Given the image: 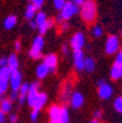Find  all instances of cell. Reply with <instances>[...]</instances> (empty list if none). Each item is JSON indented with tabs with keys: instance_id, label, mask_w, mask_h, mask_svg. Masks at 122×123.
<instances>
[{
	"instance_id": "obj_44",
	"label": "cell",
	"mask_w": 122,
	"mask_h": 123,
	"mask_svg": "<svg viewBox=\"0 0 122 123\" xmlns=\"http://www.w3.org/2000/svg\"><path fill=\"white\" fill-rule=\"evenodd\" d=\"M121 52H122V46H121Z\"/></svg>"
},
{
	"instance_id": "obj_12",
	"label": "cell",
	"mask_w": 122,
	"mask_h": 123,
	"mask_svg": "<svg viewBox=\"0 0 122 123\" xmlns=\"http://www.w3.org/2000/svg\"><path fill=\"white\" fill-rule=\"evenodd\" d=\"M83 102H84V98H83L82 93H79V92L72 93V95H71V106L75 110L76 109H79L82 105H83Z\"/></svg>"
},
{
	"instance_id": "obj_17",
	"label": "cell",
	"mask_w": 122,
	"mask_h": 123,
	"mask_svg": "<svg viewBox=\"0 0 122 123\" xmlns=\"http://www.w3.org/2000/svg\"><path fill=\"white\" fill-rule=\"evenodd\" d=\"M46 100H48L46 94H45V93H39V95H38V98H37V100H36V104H34V106H33V109L40 111V109L46 104Z\"/></svg>"
},
{
	"instance_id": "obj_5",
	"label": "cell",
	"mask_w": 122,
	"mask_h": 123,
	"mask_svg": "<svg viewBox=\"0 0 122 123\" xmlns=\"http://www.w3.org/2000/svg\"><path fill=\"white\" fill-rule=\"evenodd\" d=\"M98 94H99L100 99H103V100H109V99L112 96V94H114L112 86H111L110 84H108L105 80H99Z\"/></svg>"
},
{
	"instance_id": "obj_32",
	"label": "cell",
	"mask_w": 122,
	"mask_h": 123,
	"mask_svg": "<svg viewBox=\"0 0 122 123\" xmlns=\"http://www.w3.org/2000/svg\"><path fill=\"white\" fill-rule=\"evenodd\" d=\"M68 93H70V85H67V88L62 92V99L64 100H67L68 99Z\"/></svg>"
},
{
	"instance_id": "obj_20",
	"label": "cell",
	"mask_w": 122,
	"mask_h": 123,
	"mask_svg": "<svg viewBox=\"0 0 122 123\" xmlns=\"http://www.w3.org/2000/svg\"><path fill=\"white\" fill-rule=\"evenodd\" d=\"M0 107H1V112L9 113L12 109V101L10 99H1V105H0Z\"/></svg>"
},
{
	"instance_id": "obj_21",
	"label": "cell",
	"mask_w": 122,
	"mask_h": 123,
	"mask_svg": "<svg viewBox=\"0 0 122 123\" xmlns=\"http://www.w3.org/2000/svg\"><path fill=\"white\" fill-rule=\"evenodd\" d=\"M84 69L87 72H93L95 69V60L92 57H85V62H84Z\"/></svg>"
},
{
	"instance_id": "obj_28",
	"label": "cell",
	"mask_w": 122,
	"mask_h": 123,
	"mask_svg": "<svg viewBox=\"0 0 122 123\" xmlns=\"http://www.w3.org/2000/svg\"><path fill=\"white\" fill-rule=\"evenodd\" d=\"M38 116H39V110L33 109V111L31 112V119H32L33 122H36V121H37V118H38Z\"/></svg>"
},
{
	"instance_id": "obj_15",
	"label": "cell",
	"mask_w": 122,
	"mask_h": 123,
	"mask_svg": "<svg viewBox=\"0 0 122 123\" xmlns=\"http://www.w3.org/2000/svg\"><path fill=\"white\" fill-rule=\"evenodd\" d=\"M37 6L36 5H33V4H29V5H27V7H26V11H25V17L27 20H29V21H32L33 18H36V16H37Z\"/></svg>"
},
{
	"instance_id": "obj_22",
	"label": "cell",
	"mask_w": 122,
	"mask_h": 123,
	"mask_svg": "<svg viewBox=\"0 0 122 123\" xmlns=\"http://www.w3.org/2000/svg\"><path fill=\"white\" fill-rule=\"evenodd\" d=\"M34 21L37 22V25H38V27H40L42 25H44L46 21H48V18H46V15L44 13V12H38L37 13V16H36V18H34Z\"/></svg>"
},
{
	"instance_id": "obj_18",
	"label": "cell",
	"mask_w": 122,
	"mask_h": 123,
	"mask_svg": "<svg viewBox=\"0 0 122 123\" xmlns=\"http://www.w3.org/2000/svg\"><path fill=\"white\" fill-rule=\"evenodd\" d=\"M16 23H17V17H16L15 15H11V16H7L6 18H5V21H4V27H5L6 29H11V28H13V27L16 26Z\"/></svg>"
},
{
	"instance_id": "obj_41",
	"label": "cell",
	"mask_w": 122,
	"mask_h": 123,
	"mask_svg": "<svg viewBox=\"0 0 122 123\" xmlns=\"http://www.w3.org/2000/svg\"><path fill=\"white\" fill-rule=\"evenodd\" d=\"M90 123H100V121H99V119H95V118H94V119H92V121H90Z\"/></svg>"
},
{
	"instance_id": "obj_13",
	"label": "cell",
	"mask_w": 122,
	"mask_h": 123,
	"mask_svg": "<svg viewBox=\"0 0 122 123\" xmlns=\"http://www.w3.org/2000/svg\"><path fill=\"white\" fill-rule=\"evenodd\" d=\"M61 109H62V107L56 106V105H53V106L49 109V117H50V121H60Z\"/></svg>"
},
{
	"instance_id": "obj_43",
	"label": "cell",
	"mask_w": 122,
	"mask_h": 123,
	"mask_svg": "<svg viewBox=\"0 0 122 123\" xmlns=\"http://www.w3.org/2000/svg\"><path fill=\"white\" fill-rule=\"evenodd\" d=\"M50 123H61L60 121H50Z\"/></svg>"
},
{
	"instance_id": "obj_34",
	"label": "cell",
	"mask_w": 122,
	"mask_h": 123,
	"mask_svg": "<svg viewBox=\"0 0 122 123\" xmlns=\"http://www.w3.org/2000/svg\"><path fill=\"white\" fill-rule=\"evenodd\" d=\"M9 121H10V123H16L17 122V116L15 113H11L9 116Z\"/></svg>"
},
{
	"instance_id": "obj_30",
	"label": "cell",
	"mask_w": 122,
	"mask_h": 123,
	"mask_svg": "<svg viewBox=\"0 0 122 123\" xmlns=\"http://www.w3.org/2000/svg\"><path fill=\"white\" fill-rule=\"evenodd\" d=\"M115 63L122 66V52H121V51L117 52V55H116V57H115Z\"/></svg>"
},
{
	"instance_id": "obj_29",
	"label": "cell",
	"mask_w": 122,
	"mask_h": 123,
	"mask_svg": "<svg viewBox=\"0 0 122 123\" xmlns=\"http://www.w3.org/2000/svg\"><path fill=\"white\" fill-rule=\"evenodd\" d=\"M19 96H20V93L19 92H11V94H10V100L11 101H15V100H19Z\"/></svg>"
},
{
	"instance_id": "obj_38",
	"label": "cell",
	"mask_w": 122,
	"mask_h": 123,
	"mask_svg": "<svg viewBox=\"0 0 122 123\" xmlns=\"http://www.w3.org/2000/svg\"><path fill=\"white\" fill-rule=\"evenodd\" d=\"M0 123H5V113L0 112Z\"/></svg>"
},
{
	"instance_id": "obj_2",
	"label": "cell",
	"mask_w": 122,
	"mask_h": 123,
	"mask_svg": "<svg viewBox=\"0 0 122 123\" xmlns=\"http://www.w3.org/2000/svg\"><path fill=\"white\" fill-rule=\"evenodd\" d=\"M11 73H12V71L9 67H1V69H0V93H1V96L7 90V86L10 84Z\"/></svg>"
},
{
	"instance_id": "obj_8",
	"label": "cell",
	"mask_w": 122,
	"mask_h": 123,
	"mask_svg": "<svg viewBox=\"0 0 122 123\" xmlns=\"http://www.w3.org/2000/svg\"><path fill=\"white\" fill-rule=\"evenodd\" d=\"M39 83H32L31 84V88H29V93L27 95V104L29 106H34V104H36V100L39 95Z\"/></svg>"
},
{
	"instance_id": "obj_39",
	"label": "cell",
	"mask_w": 122,
	"mask_h": 123,
	"mask_svg": "<svg viewBox=\"0 0 122 123\" xmlns=\"http://www.w3.org/2000/svg\"><path fill=\"white\" fill-rule=\"evenodd\" d=\"M31 27H32V28H37V27H38L37 22H36V21H31Z\"/></svg>"
},
{
	"instance_id": "obj_4",
	"label": "cell",
	"mask_w": 122,
	"mask_h": 123,
	"mask_svg": "<svg viewBox=\"0 0 122 123\" xmlns=\"http://www.w3.org/2000/svg\"><path fill=\"white\" fill-rule=\"evenodd\" d=\"M77 12H78V5L72 3V1H68L62 7V10L60 11V16L62 17L64 21H67V20L71 18L72 16H75Z\"/></svg>"
},
{
	"instance_id": "obj_1",
	"label": "cell",
	"mask_w": 122,
	"mask_h": 123,
	"mask_svg": "<svg viewBox=\"0 0 122 123\" xmlns=\"http://www.w3.org/2000/svg\"><path fill=\"white\" fill-rule=\"evenodd\" d=\"M81 16L85 22H93L96 17V4L94 0H85L81 5Z\"/></svg>"
},
{
	"instance_id": "obj_25",
	"label": "cell",
	"mask_w": 122,
	"mask_h": 123,
	"mask_svg": "<svg viewBox=\"0 0 122 123\" xmlns=\"http://www.w3.org/2000/svg\"><path fill=\"white\" fill-rule=\"evenodd\" d=\"M114 109L118 112L122 113V96H117L114 101Z\"/></svg>"
},
{
	"instance_id": "obj_11",
	"label": "cell",
	"mask_w": 122,
	"mask_h": 123,
	"mask_svg": "<svg viewBox=\"0 0 122 123\" xmlns=\"http://www.w3.org/2000/svg\"><path fill=\"white\" fill-rule=\"evenodd\" d=\"M43 63H45L49 67L50 73H54L56 71V66H58V56L55 54H49L44 57Z\"/></svg>"
},
{
	"instance_id": "obj_7",
	"label": "cell",
	"mask_w": 122,
	"mask_h": 123,
	"mask_svg": "<svg viewBox=\"0 0 122 123\" xmlns=\"http://www.w3.org/2000/svg\"><path fill=\"white\" fill-rule=\"evenodd\" d=\"M22 74L20 73V71H12L11 77H10V86H11V90L13 92H20V88L22 85Z\"/></svg>"
},
{
	"instance_id": "obj_27",
	"label": "cell",
	"mask_w": 122,
	"mask_h": 123,
	"mask_svg": "<svg viewBox=\"0 0 122 123\" xmlns=\"http://www.w3.org/2000/svg\"><path fill=\"white\" fill-rule=\"evenodd\" d=\"M93 36L94 37H101L103 36V28L100 26H94V28H93Z\"/></svg>"
},
{
	"instance_id": "obj_14",
	"label": "cell",
	"mask_w": 122,
	"mask_h": 123,
	"mask_svg": "<svg viewBox=\"0 0 122 123\" xmlns=\"http://www.w3.org/2000/svg\"><path fill=\"white\" fill-rule=\"evenodd\" d=\"M110 76H111V78L114 80L122 78V66L114 62V65H112V67L110 69Z\"/></svg>"
},
{
	"instance_id": "obj_9",
	"label": "cell",
	"mask_w": 122,
	"mask_h": 123,
	"mask_svg": "<svg viewBox=\"0 0 122 123\" xmlns=\"http://www.w3.org/2000/svg\"><path fill=\"white\" fill-rule=\"evenodd\" d=\"M84 43H85V39H84V36L81 33V32H77L75 36L71 38V48L73 49V51H77V50H82V48L84 46Z\"/></svg>"
},
{
	"instance_id": "obj_42",
	"label": "cell",
	"mask_w": 122,
	"mask_h": 123,
	"mask_svg": "<svg viewBox=\"0 0 122 123\" xmlns=\"http://www.w3.org/2000/svg\"><path fill=\"white\" fill-rule=\"evenodd\" d=\"M67 27H68V23H67V22H66V23H64V25H62V28H64V29H66V28H67Z\"/></svg>"
},
{
	"instance_id": "obj_33",
	"label": "cell",
	"mask_w": 122,
	"mask_h": 123,
	"mask_svg": "<svg viewBox=\"0 0 122 123\" xmlns=\"http://www.w3.org/2000/svg\"><path fill=\"white\" fill-rule=\"evenodd\" d=\"M7 65H9V59L1 57V60H0V66L1 67H7Z\"/></svg>"
},
{
	"instance_id": "obj_10",
	"label": "cell",
	"mask_w": 122,
	"mask_h": 123,
	"mask_svg": "<svg viewBox=\"0 0 122 123\" xmlns=\"http://www.w3.org/2000/svg\"><path fill=\"white\" fill-rule=\"evenodd\" d=\"M84 62H85V57H84L83 51L82 50L73 51V63H75L76 69H78V71L84 69Z\"/></svg>"
},
{
	"instance_id": "obj_35",
	"label": "cell",
	"mask_w": 122,
	"mask_h": 123,
	"mask_svg": "<svg viewBox=\"0 0 122 123\" xmlns=\"http://www.w3.org/2000/svg\"><path fill=\"white\" fill-rule=\"evenodd\" d=\"M93 115H94V118H95V119H100V118H101V111H100V110L94 111Z\"/></svg>"
},
{
	"instance_id": "obj_24",
	"label": "cell",
	"mask_w": 122,
	"mask_h": 123,
	"mask_svg": "<svg viewBox=\"0 0 122 123\" xmlns=\"http://www.w3.org/2000/svg\"><path fill=\"white\" fill-rule=\"evenodd\" d=\"M60 122H61V123H68V122H70V115H68L67 107H62V109H61Z\"/></svg>"
},
{
	"instance_id": "obj_26",
	"label": "cell",
	"mask_w": 122,
	"mask_h": 123,
	"mask_svg": "<svg viewBox=\"0 0 122 123\" xmlns=\"http://www.w3.org/2000/svg\"><path fill=\"white\" fill-rule=\"evenodd\" d=\"M53 3H54V6L56 10H62V7L66 5V0H53Z\"/></svg>"
},
{
	"instance_id": "obj_31",
	"label": "cell",
	"mask_w": 122,
	"mask_h": 123,
	"mask_svg": "<svg viewBox=\"0 0 122 123\" xmlns=\"http://www.w3.org/2000/svg\"><path fill=\"white\" fill-rule=\"evenodd\" d=\"M29 1H31L33 5H36L38 9H39V7H40V6L44 4V0H29Z\"/></svg>"
},
{
	"instance_id": "obj_37",
	"label": "cell",
	"mask_w": 122,
	"mask_h": 123,
	"mask_svg": "<svg viewBox=\"0 0 122 123\" xmlns=\"http://www.w3.org/2000/svg\"><path fill=\"white\" fill-rule=\"evenodd\" d=\"M15 49H16L17 51H20V50H21V43H20L19 40L15 43Z\"/></svg>"
},
{
	"instance_id": "obj_45",
	"label": "cell",
	"mask_w": 122,
	"mask_h": 123,
	"mask_svg": "<svg viewBox=\"0 0 122 123\" xmlns=\"http://www.w3.org/2000/svg\"><path fill=\"white\" fill-rule=\"evenodd\" d=\"M121 34H122V29H121Z\"/></svg>"
},
{
	"instance_id": "obj_40",
	"label": "cell",
	"mask_w": 122,
	"mask_h": 123,
	"mask_svg": "<svg viewBox=\"0 0 122 123\" xmlns=\"http://www.w3.org/2000/svg\"><path fill=\"white\" fill-rule=\"evenodd\" d=\"M62 52H64V54H67V52H68V48L65 45V46H62Z\"/></svg>"
},
{
	"instance_id": "obj_3",
	"label": "cell",
	"mask_w": 122,
	"mask_h": 123,
	"mask_svg": "<svg viewBox=\"0 0 122 123\" xmlns=\"http://www.w3.org/2000/svg\"><path fill=\"white\" fill-rule=\"evenodd\" d=\"M44 46V38L42 36H38L36 39L33 40L32 49L29 50V56L34 60H37L42 56V49Z\"/></svg>"
},
{
	"instance_id": "obj_19",
	"label": "cell",
	"mask_w": 122,
	"mask_h": 123,
	"mask_svg": "<svg viewBox=\"0 0 122 123\" xmlns=\"http://www.w3.org/2000/svg\"><path fill=\"white\" fill-rule=\"evenodd\" d=\"M7 67L11 69V71H17V69H19V59H17V56L15 54L10 55Z\"/></svg>"
},
{
	"instance_id": "obj_6",
	"label": "cell",
	"mask_w": 122,
	"mask_h": 123,
	"mask_svg": "<svg viewBox=\"0 0 122 123\" xmlns=\"http://www.w3.org/2000/svg\"><path fill=\"white\" fill-rule=\"evenodd\" d=\"M120 49V40L116 36H110L105 43V52L108 55L116 54Z\"/></svg>"
},
{
	"instance_id": "obj_16",
	"label": "cell",
	"mask_w": 122,
	"mask_h": 123,
	"mask_svg": "<svg viewBox=\"0 0 122 123\" xmlns=\"http://www.w3.org/2000/svg\"><path fill=\"white\" fill-rule=\"evenodd\" d=\"M36 73H37V77L39 79H43V78H45L50 73V69H49V67L45 63H40L37 67V69H36Z\"/></svg>"
},
{
	"instance_id": "obj_36",
	"label": "cell",
	"mask_w": 122,
	"mask_h": 123,
	"mask_svg": "<svg viewBox=\"0 0 122 123\" xmlns=\"http://www.w3.org/2000/svg\"><path fill=\"white\" fill-rule=\"evenodd\" d=\"M70 1H72V3H75V4H77V5H82L85 0H70Z\"/></svg>"
},
{
	"instance_id": "obj_23",
	"label": "cell",
	"mask_w": 122,
	"mask_h": 123,
	"mask_svg": "<svg viewBox=\"0 0 122 123\" xmlns=\"http://www.w3.org/2000/svg\"><path fill=\"white\" fill-rule=\"evenodd\" d=\"M53 25H54V22H53V21H51V20H48L44 25H42L40 27H38L39 33H40V34H45V33H46V31H49L51 27H53Z\"/></svg>"
}]
</instances>
